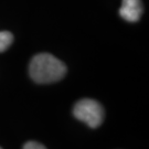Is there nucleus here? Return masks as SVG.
<instances>
[{
  "label": "nucleus",
  "instance_id": "nucleus-1",
  "mask_svg": "<svg viewBox=\"0 0 149 149\" xmlns=\"http://www.w3.org/2000/svg\"><path fill=\"white\" fill-rule=\"evenodd\" d=\"M29 74L36 83L50 84L62 80L66 74V65L50 53H39L32 58Z\"/></svg>",
  "mask_w": 149,
  "mask_h": 149
},
{
  "label": "nucleus",
  "instance_id": "nucleus-2",
  "mask_svg": "<svg viewBox=\"0 0 149 149\" xmlns=\"http://www.w3.org/2000/svg\"><path fill=\"white\" fill-rule=\"evenodd\" d=\"M73 115L76 119L85 123L91 128H97L104 119V108L98 102L83 98L74 105Z\"/></svg>",
  "mask_w": 149,
  "mask_h": 149
},
{
  "label": "nucleus",
  "instance_id": "nucleus-3",
  "mask_svg": "<svg viewBox=\"0 0 149 149\" xmlns=\"http://www.w3.org/2000/svg\"><path fill=\"white\" fill-rule=\"evenodd\" d=\"M143 3L140 0H123L119 16L128 22H137L143 15Z\"/></svg>",
  "mask_w": 149,
  "mask_h": 149
},
{
  "label": "nucleus",
  "instance_id": "nucleus-4",
  "mask_svg": "<svg viewBox=\"0 0 149 149\" xmlns=\"http://www.w3.org/2000/svg\"><path fill=\"white\" fill-rule=\"evenodd\" d=\"M13 41V36L9 31H0V52H5Z\"/></svg>",
  "mask_w": 149,
  "mask_h": 149
},
{
  "label": "nucleus",
  "instance_id": "nucleus-5",
  "mask_svg": "<svg viewBox=\"0 0 149 149\" xmlns=\"http://www.w3.org/2000/svg\"><path fill=\"white\" fill-rule=\"evenodd\" d=\"M23 149H47V148H45L42 144H40V143L30 140V141H28V143L24 144Z\"/></svg>",
  "mask_w": 149,
  "mask_h": 149
},
{
  "label": "nucleus",
  "instance_id": "nucleus-6",
  "mask_svg": "<svg viewBox=\"0 0 149 149\" xmlns=\"http://www.w3.org/2000/svg\"><path fill=\"white\" fill-rule=\"evenodd\" d=\"M0 149H2V148H1V147H0Z\"/></svg>",
  "mask_w": 149,
  "mask_h": 149
}]
</instances>
